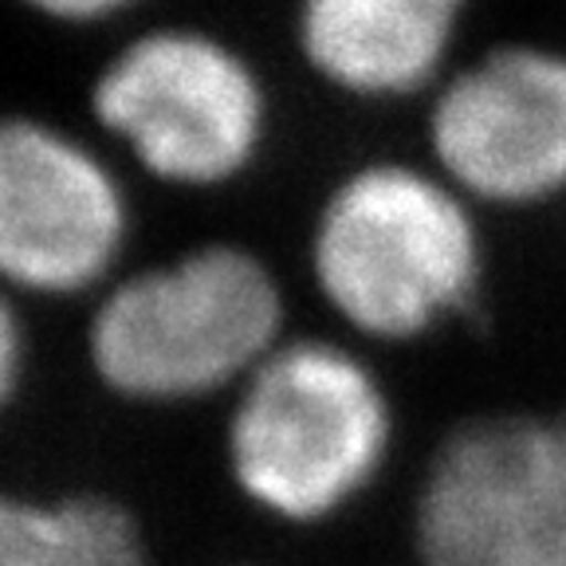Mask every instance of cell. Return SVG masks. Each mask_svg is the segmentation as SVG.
I'll use <instances>...</instances> for the list:
<instances>
[{"label": "cell", "mask_w": 566, "mask_h": 566, "mask_svg": "<svg viewBox=\"0 0 566 566\" xmlns=\"http://www.w3.org/2000/svg\"><path fill=\"white\" fill-rule=\"evenodd\" d=\"M311 272L346 327L409 343L472 307L484 244L469 197L437 169L370 161L350 169L318 209Z\"/></svg>", "instance_id": "obj_1"}, {"label": "cell", "mask_w": 566, "mask_h": 566, "mask_svg": "<svg viewBox=\"0 0 566 566\" xmlns=\"http://www.w3.org/2000/svg\"><path fill=\"white\" fill-rule=\"evenodd\" d=\"M272 268L237 244H205L111 283L91 318V366L142 406L240 389L283 343Z\"/></svg>", "instance_id": "obj_2"}, {"label": "cell", "mask_w": 566, "mask_h": 566, "mask_svg": "<svg viewBox=\"0 0 566 566\" xmlns=\"http://www.w3.org/2000/svg\"><path fill=\"white\" fill-rule=\"evenodd\" d=\"M394 409L378 374L327 338H283L237 389L229 469L248 504L323 523L381 476Z\"/></svg>", "instance_id": "obj_3"}, {"label": "cell", "mask_w": 566, "mask_h": 566, "mask_svg": "<svg viewBox=\"0 0 566 566\" xmlns=\"http://www.w3.org/2000/svg\"><path fill=\"white\" fill-rule=\"evenodd\" d=\"M91 118L146 177L217 189L256 166L272 130L260 67L201 24L123 35L91 83Z\"/></svg>", "instance_id": "obj_4"}, {"label": "cell", "mask_w": 566, "mask_h": 566, "mask_svg": "<svg viewBox=\"0 0 566 566\" xmlns=\"http://www.w3.org/2000/svg\"><path fill=\"white\" fill-rule=\"evenodd\" d=\"M424 566H566V413L452 429L417 488Z\"/></svg>", "instance_id": "obj_5"}, {"label": "cell", "mask_w": 566, "mask_h": 566, "mask_svg": "<svg viewBox=\"0 0 566 566\" xmlns=\"http://www.w3.org/2000/svg\"><path fill=\"white\" fill-rule=\"evenodd\" d=\"M424 142L460 197L527 209L566 189V52L507 40L460 60L429 95Z\"/></svg>", "instance_id": "obj_6"}, {"label": "cell", "mask_w": 566, "mask_h": 566, "mask_svg": "<svg viewBox=\"0 0 566 566\" xmlns=\"http://www.w3.org/2000/svg\"><path fill=\"white\" fill-rule=\"evenodd\" d=\"M130 237L115 166L67 126L0 115V287L80 295L103 287Z\"/></svg>", "instance_id": "obj_7"}, {"label": "cell", "mask_w": 566, "mask_h": 566, "mask_svg": "<svg viewBox=\"0 0 566 566\" xmlns=\"http://www.w3.org/2000/svg\"><path fill=\"white\" fill-rule=\"evenodd\" d=\"M476 0H292L300 60L354 103L429 98L457 67Z\"/></svg>", "instance_id": "obj_8"}, {"label": "cell", "mask_w": 566, "mask_h": 566, "mask_svg": "<svg viewBox=\"0 0 566 566\" xmlns=\"http://www.w3.org/2000/svg\"><path fill=\"white\" fill-rule=\"evenodd\" d=\"M0 566H146V543L103 495L0 492Z\"/></svg>", "instance_id": "obj_9"}, {"label": "cell", "mask_w": 566, "mask_h": 566, "mask_svg": "<svg viewBox=\"0 0 566 566\" xmlns=\"http://www.w3.org/2000/svg\"><path fill=\"white\" fill-rule=\"evenodd\" d=\"M40 24L67 28V32H95L130 20L146 0H12Z\"/></svg>", "instance_id": "obj_10"}, {"label": "cell", "mask_w": 566, "mask_h": 566, "mask_svg": "<svg viewBox=\"0 0 566 566\" xmlns=\"http://www.w3.org/2000/svg\"><path fill=\"white\" fill-rule=\"evenodd\" d=\"M24 366H28L24 323H20L12 295L0 287V413L17 398L20 381H24Z\"/></svg>", "instance_id": "obj_11"}]
</instances>
